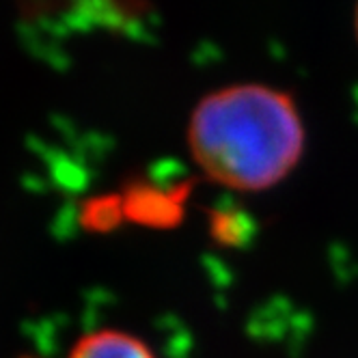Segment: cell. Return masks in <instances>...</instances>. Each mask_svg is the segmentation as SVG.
<instances>
[{"label": "cell", "instance_id": "1", "mask_svg": "<svg viewBox=\"0 0 358 358\" xmlns=\"http://www.w3.org/2000/svg\"><path fill=\"white\" fill-rule=\"evenodd\" d=\"M304 143L292 93L257 83L208 93L188 121V147L201 173L238 192L280 184L300 164Z\"/></svg>", "mask_w": 358, "mask_h": 358}, {"label": "cell", "instance_id": "4", "mask_svg": "<svg viewBox=\"0 0 358 358\" xmlns=\"http://www.w3.org/2000/svg\"><path fill=\"white\" fill-rule=\"evenodd\" d=\"M125 220L123 201L119 194H97L83 203L80 208V224L95 234H108Z\"/></svg>", "mask_w": 358, "mask_h": 358}, {"label": "cell", "instance_id": "5", "mask_svg": "<svg viewBox=\"0 0 358 358\" xmlns=\"http://www.w3.org/2000/svg\"><path fill=\"white\" fill-rule=\"evenodd\" d=\"M250 220L234 210L210 212V236L224 246H240L250 240Z\"/></svg>", "mask_w": 358, "mask_h": 358}, {"label": "cell", "instance_id": "7", "mask_svg": "<svg viewBox=\"0 0 358 358\" xmlns=\"http://www.w3.org/2000/svg\"><path fill=\"white\" fill-rule=\"evenodd\" d=\"M24 358H31V356H24Z\"/></svg>", "mask_w": 358, "mask_h": 358}, {"label": "cell", "instance_id": "3", "mask_svg": "<svg viewBox=\"0 0 358 358\" xmlns=\"http://www.w3.org/2000/svg\"><path fill=\"white\" fill-rule=\"evenodd\" d=\"M67 358H156V354L130 332L106 328L85 335Z\"/></svg>", "mask_w": 358, "mask_h": 358}, {"label": "cell", "instance_id": "6", "mask_svg": "<svg viewBox=\"0 0 358 358\" xmlns=\"http://www.w3.org/2000/svg\"><path fill=\"white\" fill-rule=\"evenodd\" d=\"M354 31H356V39H358V7L354 11Z\"/></svg>", "mask_w": 358, "mask_h": 358}, {"label": "cell", "instance_id": "2", "mask_svg": "<svg viewBox=\"0 0 358 358\" xmlns=\"http://www.w3.org/2000/svg\"><path fill=\"white\" fill-rule=\"evenodd\" d=\"M190 194L192 182H179L173 186L153 184L147 179L130 182L121 192L125 220L151 229L177 227L186 216Z\"/></svg>", "mask_w": 358, "mask_h": 358}]
</instances>
